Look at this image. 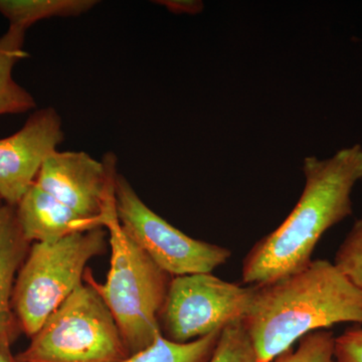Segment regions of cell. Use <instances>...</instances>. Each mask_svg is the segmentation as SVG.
Masks as SVG:
<instances>
[{
    "label": "cell",
    "mask_w": 362,
    "mask_h": 362,
    "mask_svg": "<svg viewBox=\"0 0 362 362\" xmlns=\"http://www.w3.org/2000/svg\"><path fill=\"white\" fill-rule=\"evenodd\" d=\"M209 362H258L242 320L230 324L221 330L220 340Z\"/></svg>",
    "instance_id": "obj_15"
},
{
    "label": "cell",
    "mask_w": 362,
    "mask_h": 362,
    "mask_svg": "<svg viewBox=\"0 0 362 362\" xmlns=\"http://www.w3.org/2000/svg\"><path fill=\"white\" fill-rule=\"evenodd\" d=\"M96 0H0V13L9 25L26 30L37 21L71 18L94 8Z\"/></svg>",
    "instance_id": "obj_13"
},
{
    "label": "cell",
    "mask_w": 362,
    "mask_h": 362,
    "mask_svg": "<svg viewBox=\"0 0 362 362\" xmlns=\"http://www.w3.org/2000/svg\"><path fill=\"white\" fill-rule=\"evenodd\" d=\"M334 344L332 331H315L301 338L296 350L288 349L272 362H334Z\"/></svg>",
    "instance_id": "obj_16"
},
{
    "label": "cell",
    "mask_w": 362,
    "mask_h": 362,
    "mask_svg": "<svg viewBox=\"0 0 362 362\" xmlns=\"http://www.w3.org/2000/svg\"><path fill=\"white\" fill-rule=\"evenodd\" d=\"M221 330L187 343L169 341L160 334L146 349L119 362H209L220 340Z\"/></svg>",
    "instance_id": "obj_14"
},
{
    "label": "cell",
    "mask_w": 362,
    "mask_h": 362,
    "mask_svg": "<svg viewBox=\"0 0 362 362\" xmlns=\"http://www.w3.org/2000/svg\"><path fill=\"white\" fill-rule=\"evenodd\" d=\"M156 4L165 6L173 13L194 14L202 11V4L199 1H187V0H162Z\"/></svg>",
    "instance_id": "obj_19"
},
{
    "label": "cell",
    "mask_w": 362,
    "mask_h": 362,
    "mask_svg": "<svg viewBox=\"0 0 362 362\" xmlns=\"http://www.w3.org/2000/svg\"><path fill=\"white\" fill-rule=\"evenodd\" d=\"M25 33L9 25L0 37V115L25 113L37 107L33 95L13 78L14 66L28 56L23 49Z\"/></svg>",
    "instance_id": "obj_12"
},
{
    "label": "cell",
    "mask_w": 362,
    "mask_h": 362,
    "mask_svg": "<svg viewBox=\"0 0 362 362\" xmlns=\"http://www.w3.org/2000/svg\"><path fill=\"white\" fill-rule=\"evenodd\" d=\"M115 209L126 235L171 277L211 274L232 257L226 247L188 237L171 226L142 202L120 173L115 180Z\"/></svg>",
    "instance_id": "obj_6"
},
{
    "label": "cell",
    "mask_w": 362,
    "mask_h": 362,
    "mask_svg": "<svg viewBox=\"0 0 362 362\" xmlns=\"http://www.w3.org/2000/svg\"><path fill=\"white\" fill-rule=\"evenodd\" d=\"M117 158L98 161L84 151L52 152L35 182L83 218L104 228L105 216L115 204Z\"/></svg>",
    "instance_id": "obj_8"
},
{
    "label": "cell",
    "mask_w": 362,
    "mask_h": 362,
    "mask_svg": "<svg viewBox=\"0 0 362 362\" xmlns=\"http://www.w3.org/2000/svg\"><path fill=\"white\" fill-rule=\"evenodd\" d=\"M1 204H4V202H2V199H0V206H1Z\"/></svg>",
    "instance_id": "obj_21"
},
{
    "label": "cell",
    "mask_w": 362,
    "mask_h": 362,
    "mask_svg": "<svg viewBox=\"0 0 362 362\" xmlns=\"http://www.w3.org/2000/svg\"><path fill=\"white\" fill-rule=\"evenodd\" d=\"M255 286L226 282L213 274L171 278L159 317L161 335L187 343L206 337L246 316Z\"/></svg>",
    "instance_id": "obj_7"
},
{
    "label": "cell",
    "mask_w": 362,
    "mask_h": 362,
    "mask_svg": "<svg viewBox=\"0 0 362 362\" xmlns=\"http://www.w3.org/2000/svg\"><path fill=\"white\" fill-rule=\"evenodd\" d=\"M333 263L362 291V216L338 247Z\"/></svg>",
    "instance_id": "obj_17"
},
{
    "label": "cell",
    "mask_w": 362,
    "mask_h": 362,
    "mask_svg": "<svg viewBox=\"0 0 362 362\" xmlns=\"http://www.w3.org/2000/svg\"><path fill=\"white\" fill-rule=\"evenodd\" d=\"M21 230L28 242L52 243L95 228H103L87 220L33 183L16 206Z\"/></svg>",
    "instance_id": "obj_10"
},
{
    "label": "cell",
    "mask_w": 362,
    "mask_h": 362,
    "mask_svg": "<svg viewBox=\"0 0 362 362\" xmlns=\"http://www.w3.org/2000/svg\"><path fill=\"white\" fill-rule=\"evenodd\" d=\"M109 233L95 228L52 243H33L16 276L13 310L33 337L52 312L84 283L88 263L106 254Z\"/></svg>",
    "instance_id": "obj_4"
},
{
    "label": "cell",
    "mask_w": 362,
    "mask_h": 362,
    "mask_svg": "<svg viewBox=\"0 0 362 362\" xmlns=\"http://www.w3.org/2000/svg\"><path fill=\"white\" fill-rule=\"evenodd\" d=\"M305 185L296 206L243 261L244 284L261 286L302 270L324 233L352 214L351 194L362 180V145L303 161Z\"/></svg>",
    "instance_id": "obj_1"
},
{
    "label": "cell",
    "mask_w": 362,
    "mask_h": 362,
    "mask_svg": "<svg viewBox=\"0 0 362 362\" xmlns=\"http://www.w3.org/2000/svg\"><path fill=\"white\" fill-rule=\"evenodd\" d=\"M334 362H362V327L357 324L335 337Z\"/></svg>",
    "instance_id": "obj_18"
},
{
    "label": "cell",
    "mask_w": 362,
    "mask_h": 362,
    "mask_svg": "<svg viewBox=\"0 0 362 362\" xmlns=\"http://www.w3.org/2000/svg\"><path fill=\"white\" fill-rule=\"evenodd\" d=\"M104 228L112 249L106 282H96L90 269L84 279L110 310L130 356L153 344L161 334L159 317L173 277L126 235L115 204L105 216Z\"/></svg>",
    "instance_id": "obj_3"
},
{
    "label": "cell",
    "mask_w": 362,
    "mask_h": 362,
    "mask_svg": "<svg viewBox=\"0 0 362 362\" xmlns=\"http://www.w3.org/2000/svg\"><path fill=\"white\" fill-rule=\"evenodd\" d=\"M16 356L20 362H119L129 354L108 307L84 279Z\"/></svg>",
    "instance_id": "obj_5"
},
{
    "label": "cell",
    "mask_w": 362,
    "mask_h": 362,
    "mask_svg": "<svg viewBox=\"0 0 362 362\" xmlns=\"http://www.w3.org/2000/svg\"><path fill=\"white\" fill-rule=\"evenodd\" d=\"M64 138L61 116L49 107L35 110L21 130L0 139V199L4 204L18 206Z\"/></svg>",
    "instance_id": "obj_9"
},
{
    "label": "cell",
    "mask_w": 362,
    "mask_h": 362,
    "mask_svg": "<svg viewBox=\"0 0 362 362\" xmlns=\"http://www.w3.org/2000/svg\"><path fill=\"white\" fill-rule=\"evenodd\" d=\"M28 242L21 230L16 206H0V338L16 342L21 334L20 324L13 310V295L16 276L30 252Z\"/></svg>",
    "instance_id": "obj_11"
},
{
    "label": "cell",
    "mask_w": 362,
    "mask_h": 362,
    "mask_svg": "<svg viewBox=\"0 0 362 362\" xmlns=\"http://www.w3.org/2000/svg\"><path fill=\"white\" fill-rule=\"evenodd\" d=\"M347 322L362 324V291L327 259L255 286L242 320L258 362L273 361L309 333Z\"/></svg>",
    "instance_id": "obj_2"
},
{
    "label": "cell",
    "mask_w": 362,
    "mask_h": 362,
    "mask_svg": "<svg viewBox=\"0 0 362 362\" xmlns=\"http://www.w3.org/2000/svg\"><path fill=\"white\" fill-rule=\"evenodd\" d=\"M11 345L6 338H0V362H20L11 351Z\"/></svg>",
    "instance_id": "obj_20"
}]
</instances>
